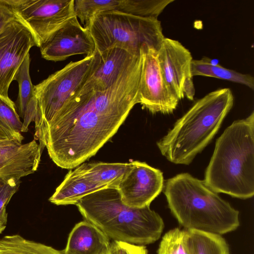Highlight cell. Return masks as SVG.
<instances>
[{
	"label": "cell",
	"instance_id": "4",
	"mask_svg": "<svg viewBox=\"0 0 254 254\" xmlns=\"http://www.w3.org/2000/svg\"><path fill=\"white\" fill-rule=\"evenodd\" d=\"M164 194L171 213L185 229L222 235L240 225L239 211L189 173L168 179Z\"/></svg>",
	"mask_w": 254,
	"mask_h": 254
},
{
	"label": "cell",
	"instance_id": "12",
	"mask_svg": "<svg viewBox=\"0 0 254 254\" xmlns=\"http://www.w3.org/2000/svg\"><path fill=\"white\" fill-rule=\"evenodd\" d=\"M163 187V174L159 169L134 161L128 164L117 189L126 205L142 208L150 206Z\"/></svg>",
	"mask_w": 254,
	"mask_h": 254
},
{
	"label": "cell",
	"instance_id": "18",
	"mask_svg": "<svg viewBox=\"0 0 254 254\" xmlns=\"http://www.w3.org/2000/svg\"><path fill=\"white\" fill-rule=\"evenodd\" d=\"M30 62V55L28 54L18 68L13 79L18 84V115L23 121L22 132L28 131L31 123L34 122L37 112L34 85L32 83L29 73Z\"/></svg>",
	"mask_w": 254,
	"mask_h": 254
},
{
	"label": "cell",
	"instance_id": "29",
	"mask_svg": "<svg viewBox=\"0 0 254 254\" xmlns=\"http://www.w3.org/2000/svg\"><path fill=\"white\" fill-rule=\"evenodd\" d=\"M18 19L8 0H0V33L11 22Z\"/></svg>",
	"mask_w": 254,
	"mask_h": 254
},
{
	"label": "cell",
	"instance_id": "28",
	"mask_svg": "<svg viewBox=\"0 0 254 254\" xmlns=\"http://www.w3.org/2000/svg\"><path fill=\"white\" fill-rule=\"evenodd\" d=\"M111 250L114 254H149L145 246L113 241Z\"/></svg>",
	"mask_w": 254,
	"mask_h": 254
},
{
	"label": "cell",
	"instance_id": "1",
	"mask_svg": "<svg viewBox=\"0 0 254 254\" xmlns=\"http://www.w3.org/2000/svg\"><path fill=\"white\" fill-rule=\"evenodd\" d=\"M141 66V55L107 89L75 92L64 104L39 140L58 166L76 167L116 133L139 102Z\"/></svg>",
	"mask_w": 254,
	"mask_h": 254
},
{
	"label": "cell",
	"instance_id": "13",
	"mask_svg": "<svg viewBox=\"0 0 254 254\" xmlns=\"http://www.w3.org/2000/svg\"><path fill=\"white\" fill-rule=\"evenodd\" d=\"M40 48L42 57L54 62L64 61L75 55L91 56L96 49L89 30L81 26L76 16L53 34Z\"/></svg>",
	"mask_w": 254,
	"mask_h": 254
},
{
	"label": "cell",
	"instance_id": "20",
	"mask_svg": "<svg viewBox=\"0 0 254 254\" xmlns=\"http://www.w3.org/2000/svg\"><path fill=\"white\" fill-rule=\"evenodd\" d=\"M185 231L188 254H230L229 246L221 235L193 229Z\"/></svg>",
	"mask_w": 254,
	"mask_h": 254
},
{
	"label": "cell",
	"instance_id": "11",
	"mask_svg": "<svg viewBox=\"0 0 254 254\" xmlns=\"http://www.w3.org/2000/svg\"><path fill=\"white\" fill-rule=\"evenodd\" d=\"M157 59L164 79L179 100L186 97L193 100L195 89L191 72L192 57L180 42L164 38L157 51Z\"/></svg>",
	"mask_w": 254,
	"mask_h": 254
},
{
	"label": "cell",
	"instance_id": "21",
	"mask_svg": "<svg viewBox=\"0 0 254 254\" xmlns=\"http://www.w3.org/2000/svg\"><path fill=\"white\" fill-rule=\"evenodd\" d=\"M191 75L215 77L218 79L245 85L254 89V78L250 74H243L227 69L219 64L211 62L210 59L204 57L200 60H192L191 64Z\"/></svg>",
	"mask_w": 254,
	"mask_h": 254
},
{
	"label": "cell",
	"instance_id": "24",
	"mask_svg": "<svg viewBox=\"0 0 254 254\" xmlns=\"http://www.w3.org/2000/svg\"><path fill=\"white\" fill-rule=\"evenodd\" d=\"M174 0H119L117 11L134 16L157 18Z\"/></svg>",
	"mask_w": 254,
	"mask_h": 254
},
{
	"label": "cell",
	"instance_id": "10",
	"mask_svg": "<svg viewBox=\"0 0 254 254\" xmlns=\"http://www.w3.org/2000/svg\"><path fill=\"white\" fill-rule=\"evenodd\" d=\"M33 46L34 35L20 19L11 22L0 33V96L10 100L8 91L14 75Z\"/></svg>",
	"mask_w": 254,
	"mask_h": 254
},
{
	"label": "cell",
	"instance_id": "15",
	"mask_svg": "<svg viewBox=\"0 0 254 254\" xmlns=\"http://www.w3.org/2000/svg\"><path fill=\"white\" fill-rule=\"evenodd\" d=\"M43 148L35 139L24 144L15 140L0 141V179H20L34 173Z\"/></svg>",
	"mask_w": 254,
	"mask_h": 254
},
{
	"label": "cell",
	"instance_id": "31",
	"mask_svg": "<svg viewBox=\"0 0 254 254\" xmlns=\"http://www.w3.org/2000/svg\"><path fill=\"white\" fill-rule=\"evenodd\" d=\"M108 254H114L113 252H112V250H111L110 252Z\"/></svg>",
	"mask_w": 254,
	"mask_h": 254
},
{
	"label": "cell",
	"instance_id": "23",
	"mask_svg": "<svg viewBox=\"0 0 254 254\" xmlns=\"http://www.w3.org/2000/svg\"><path fill=\"white\" fill-rule=\"evenodd\" d=\"M23 123L14 102L0 96V141L15 140L22 143Z\"/></svg>",
	"mask_w": 254,
	"mask_h": 254
},
{
	"label": "cell",
	"instance_id": "6",
	"mask_svg": "<svg viewBox=\"0 0 254 254\" xmlns=\"http://www.w3.org/2000/svg\"><path fill=\"white\" fill-rule=\"evenodd\" d=\"M88 29L99 52L117 47L134 56L141 55L144 45L158 51L165 38L161 22L157 18L142 17L117 10L104 11L95 15Z\"/></svg>",
	"mask_w": 254,
	"mask_h": 254
},
{
	"label": "cell",
	"instance_id": "5",
	"mask_svg": "<svg viewBox=\"0 0 254 254\" xmlns=\"http://www.w3.org/2000/svg\"><path fill=\"white\" fill-rule=\"evenodd\" d=\"M230 89L212 91L198 100L157 145L170 162L189 165L212 140L234 104Z\"/></svg>",
	"mask_w": 254,
	"mask_h": 254
},
{
	"label": "cell",
	"instance_id": "30",
	"mask_svg": "<svg viewBox=\"0 0 254 254\" xmlns=\"http://www.w3.org/2000/svg\"><path fill=\"white\" fill-rule=\"evenodd\" d=\"M4 229L0 228V235L2 233V232L4 231Z\"/></svg>",
	"mask_w": 254,
	"mask_h": 254
},
{
	"label": "cell",
	"instance_id": "27",
	"mask_svg": "<svg viewBox=\"0 0 254 254\" xmlns=\"http://www.w3.org/2000/svg\"><path fill=\"white\" fill-rule=\"evenodd\" d=\"M20 179L10 178L0 179V228L5 230L7 222L6 207L18 190Z\"/></svg>",
	"mask_w": 254,
	"mask_h": 254
},
{
	"label": "cell",
	"instance_id": "22",
	"mask_svg": "<svg viewBox=\"0 0 254 254\" xmlns=\"http://www.w3.org/2000/svg\"><path fill=\"white\" fill-rule=\"evenodd\" d=\"M0 254H63L51 246L26 239L18 234L0 238Z\"/></svg>",
	"mask_w": 254,
	"mask_h": 254
},
{
	"label": "cell",
	"instance_id": "3",
	"mask_svg": "<svg viewBox=\"0 0 254 254\" xmlns=\"http://www.w3.org/2000/svg\"><path fill=\"white\" fill-rule=\"evenodd\" d=\"M76 205L85 220L113 241L149 245L160 238L164 228L163 220L158 213L150 206L126 205L116 188L92 192L81 198Z\"/></svg>",
	"mask_w": 254,
	"mask_h": 254
},
{
	"label": "cell",
	"instance_id": "26",
	"mask_svg": "<svg viewBox=\"0 0 254 254\" xmlns=\"http://www.w3.org/2000/svg\"><path fill=\"white\" fill-rule=\"evenodd\" d=\"M185 229H171L163 236L157 254H188L185 243Z\"/></svg>",
	"mask_w": 254,
	"mask_h": 254
},
{
	"label": "cell",
	"instance_id": "17",
	"mask_svg": "<svg viewBox=\"0 0 254 254\" xmlns=\"http://www.w3.org/2000/svg\"><path fill=\"white\" fill-rule=\"evenodd\" d=\"M107 188L90 181L74 169L65 175L49 200L57 205H76L83 197Z\"/></svg>",
	"mask_w": 254,
	"mask_h": 254
},
{
	"label": "cell",
	"instance_id": "2",
	"mask_svg": "<svg viewBox=\"0 0 254 254\" xmlns=\"http://www.w3.org/2000/svg\"><path fill=\"white\" fill-rule=\"evenodd\" d=\"M203 181L217 193L241 199L254 196V111L233 122L216 140Z\"/></svg>",
	"mask_w": 254,
	"mask_h": 254
},
{
	"label": "cell",
	"instance_id": "16",
	"mask_svg": "<svg viewBox=\"0 0 254 254\" xmlns=\"http://www.w3.org/2000/svg\"><path fill=\"white\" fill-rule=\"evenodd\" d=\"M110 239L91 222L82 221L70 232L63 254H108L111 250Z\"/></svg>",
	"mask_w": 254,
	"mask_h": 254
},
{
	"label": "cell",
	"instance_id": "8",
	"mask_svg": "<svg viewBox=\"0 0 254 254\" xmlns=\"http://www.w3.org/2000/svg\"><path fill=\"white\" fill-rule=\"evenodd\" d=\"M38 47L75 16L74 0H8Z\"/></svg>",
	"mask_w": 254,
	"mask_h": 254
},
{
	"label": "cell",
	"instance_id": "14",
	"mask_svg": "<svg viewBox=\"0 0 254 254\" xmlns=\"http://www.w3.org/2000/svg\"><path fill=\"white\" fill-rule=\"evenodd\" d=\"M136 57L137 56H132L117 47L102 52L96 49L89 74L83 85L74 93L107 89L114 83Z\"/></svg>",
	"mask_w": 254,
	"mask_h": 254
},
{
	"label": "cell",
	"instance_id": "9",
	"mask_svg": "<svg viewBox=\"0 0 254 254\" xmlns=\"http://www.w3.org/2000/svg\"><path fill=\"white\" fill-rule=\"evenodd\" d=\"M141 54L139 103L152 114H171L180 100L164 79L157 59V51L144 45L141 49Z\"/></svg>",
	"mask_w": 254,
	"mask_h": 254
},
{
	"label": "cell",
	"instance_id": "7",
	"mask_svg": "<svg viewBox=\"0 0 254 254\" xmlns=\"http://www.w3.org/2000/svg\"><path fill=\"white\" fill-rule=\"evenodd\" d=\"M94 53L61 69L34 85L37 112L34 120V139L39 141L47 126L64 104L84 83L91 68Z\"/></svg>",
	"mask_w": 254,
	"mask_h": 254
},
{
	"label": "cell",
	"instance_id": "19",
	"mask_svg": "<svg viewBox=\"0 0 254 254\" xmlns=\"http://www.w3.org/2000/svg\"><path fill=\"white\" fill-rule=\"evenodd\" d=\"M128 163L92 162L81 164L75 170L90 181L117 189Z\"/></svg>",
	"mask_w": 254,
	"mask_h": 254
},
{
	"label": "cell",
	"instance_id": "25",
	"mask_svg": "<svg viewBox=\"0 0 254 254\" xmlns=\"http://www.w3.org/2000/svg\"><path fill=\"white\" fill-rule=\"evenodd\" d=\"M119 0H74V10L83 27L88 29L92 18L98 14L116 10Z\"/></svg>",
	"mask_w": 254,
	"mask_h": 254
}]
</instances>
